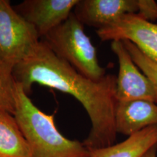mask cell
<instances>
[{"label": "cell", "mask_w": 157, "mask_h": 157, "mask_svg": "<svg viewBox=\"0 0 157 157\" xmlns=\"http://www.w3.org/2000/svg\"><path fill=\"white\" fill-rule=\"evenodd\" d=\"M13 76L28 95L33 84L37 83L75 98L86 110L91 121V129L83 142L89 150L114 144L118 103L115 75L106 74L100 80L90 79L57 56L42 40L23 61L15 66Z\"/></svg>", "instance_id": "obj_1"}, {"label": "cell", "mask_w": 157, "mask_h": 157, "mask_svg": "<svg viewBox=\"0 0 157 157\" xmlns=\"http://www.w3.org/2000/svg\"><path fill=\"white\" fill-rule=\"evenodd\" d=\"M14 117L30 148L31 157H90L84 143L64 137L57 128L54 114L36 107L17 82Z\"/></svg>", "instance_id": "obj_2"}, {"label": "cell", "mask_w": 157, "mask_h": 157, "mask_svg": "<svg viewBox=\"0 0 157 157\" xmlns=\"http://www.w3.org/2000/svg\"><path fill=\"white\" fill-rule=\"evenodd\" d=\"M52 52L68 62L79 73L93 80H100L106 71L99 64L96 49L85 34L84 25L74 13L44 37Z\"/></svg>", "instance_id": "obj_3"}, {"label": "cell", "mask_w": 157, "mask_h": 157, "mask_svg": "<svg viewBox=\"0 0 157 157\" xmlns=\"http://www.w3.org/2000/svg\"><path fill=\"white\" fill-rule=\"evenodd\" d=\"M36 29L8 0H0V61L14 69L38 43Z\"/></svg>", "instance_id": "obj_4"}, {"label": "cell", "mask_w": 157, "mask_h": 157, "mask_svg": "<svg viewBox=\"0 0 157 157\" xmlns=\"http://www.w3.org/2000/svg\"><path fill=\"white\" fill-rule=\"evenodd\" d=\"M111 49L119 62L116 88L117 101L145 100L157 103V86L135 63L122 41H112Z\"/></svg>", "instance_id": "obj_5"}, {"label": "cell", "mask_w": 157, "mask_h": 157, "mask_svg": "<svg viewBox=\"0 0 157 157\" xmlns=\"http://www.w3.org/2000/svg\"><path fill=\"white\" fill-rule=\"evenodd\" d=\"M96 33L103 42L129 41L147 58L157 63V24L137 13L124 15Z\"/></svg>", "instance_id": "obj_6"}, {"label": "cell", "mask_w": 157, "mask_h": 157, "mask_svg": "<svg viewBox=\"0 0 157 157\" xmlns=\"http://www.w3.org/2000/svg\"><path fill=\"white\" fill-rule=\"evenodd\" d=\"M78 0H25L15 10L44 37L69 17Z\"/></svg>", "instance_id": "obj_7"}, {"label": "cell", "mask_w": 157, "mask_h": 157, "mask_svg": "<svg viewBox=\"0 0 157 157\" xmlns=\"http://www.w3.org/2000/svg\"><path fill=\"white\" fill-rule=\"evenodd\" d=\"M138 11L139 0H78L74 13L84 25L99 30L124 15Z\"/></svg>", "instance_id": "obj_8"}, {"label": "cell", "mask_w": 157, "mask_h": 157, "mask_svg": "<svg viewBox=\"0 0 157 157\" xmlns=\"http://www.w3.org/2000/svg\"><path fill=\"white\" fill-rule=\"evenodd\" d=\"M115 124L117 133L128 137L157 125V103L145 100L118 102Z\"/></svg>", "instance_id": "obj_9"}, {"label": "cell", "mask_w": 157, "mask_h": 157, "mask_svg": "<svg viewBox=\"0 0 157 157\" xmlns=\"http://www.w3.org/2000/svg\"><path fill=\"white\" fill-rule=\"evenodd\" d=\"M155 146H157V125L130 135L121 143L90 150V157H142Z\"/></svg>", "instance_id": "obj_10"}, {"label": "cell", "mask_w": 157, "mask_h": 157, "mask_svg": "<svg viewBox=\"0 0 157 157\" xmlns=\"http://www.w3.org/2000/svg\"><path fill=\"white\" fill-rule=\"evenodd\" d=\"M31 150L14 115L0 110V157H31Z\"/></svg>", "instance_id": "obj_11"}, {"label": "cell", "mask_w": 157, "mask_h": 157, "mask_svg": "<svg viewBox=\"0 0 157 157\" xmlns=\"http://www.w3.org/2000/svg\"><path fill=\"white\" fill-rule=\"evenodd\" d=\"M15 84L13 68L0 61V110L14 115Z\"/></svg>", "instance_id": "obj_12"}, {"label": "cell", "mask_w": 157, "mask_h": 157, "mask_svg": "<svg viewBox=\"0 0 157 157\" xmlns=\"http://www.w3.org/2000/svg\"><path fill=\"white\" fill-rule=\"evenodd\" d=\"M122 42L130 53L135 63L157 86V63L147 58L131 42L128 40Z\"/></svg>", "instance_id": "obj_13"}, {"label": "cell", "mask_w": 157, "mask_h": 157, "mask_svg": "<svg viewBox=\"0 0 157 157\" xmlns=\"http://www.w3.org/2000/svg\"><path fill=\"white\" fill-rule=\"evenodd\" d=\"M139 15L153 22L157 19V3L154 0H139Z\"/></svg>", "instance_id": "obj_14"}, {"label": "cell", "mask_w": 157, "mask_h": 157, "mask_svg": "<svg viewBox=\"0 0 157 157\" xmlns=\"http://www.w3.org/2000/svg\"><path fill=\"white\" fill-rule=\"evenodd\" d=\"M157 146L152 147L142 157H157Z\"/></svg>", "instance_id": "obj_15"}]
</instances>
